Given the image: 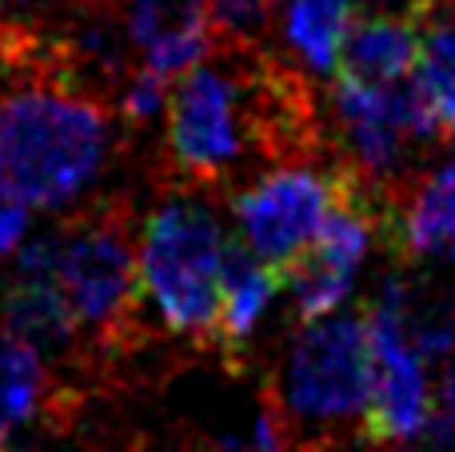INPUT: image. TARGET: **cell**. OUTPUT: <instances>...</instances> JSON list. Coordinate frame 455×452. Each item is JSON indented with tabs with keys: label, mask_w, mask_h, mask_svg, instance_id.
I'll list each match as a JSON object with an SVG mask.
<instances>
[{
	"label": "cell",
	"mask_w": 455,
	"mask_h": 452,
	"mask_svg": "<svg viewBox=\"0 0 455 452\" xmlns=\"http://www.w3.org/2000/svg\"><path fill=\"white\" fill-rule=\"evenodd\" d=\"M435 452H455V365L440 376V389L432 397V416L424 424Z\"/></svg>",
	"instance_id": "21"
},
{
	"label": "cell",
	"mask_w": 455,
	"mask_h": 452,
	"mask_svg": "<svg viewBox=\"0 0 455 452\" xmlns=\"http://www.w3.org/2000/svg\"><path fill=\"white\" fill-rule=\"evenodd\" d=\"M347 181L320 173L307 165H283L259 173L248 189L235 192L232 224L235 237L259 261L288 269L299 253L315 240L331 208L339 205Z\"/></svg>",
	"instance_id": "5"
},
{
	"label": "cell",
	"mask_w": 455,
	"mask_h": 452,
	"mask_svg": "<svg viewBox=\"0 0 455 452\" xmlns=\"http://www.w3.org/2000/svg\"><path fill=\"white\" fill-rule=\"evenodd\" d=\"M112 125L92 96L28 85L0 101V192L28 208H68L100 181Z\"/></svg>",
	"instance_id": "1"
},
{
	"label": "cell",
	"mask_w": 455,
	"mask_h": 452,
	"mask_svg": "<svg viewBox=\"0 0 455 452\" xmlns=\"http://www.w3.org/2000/svg\"><path fill=\"white\" fill-rule=\"evenodd\" d=\"M48 405L44 352L0 325V445L28 429Z\"/></svg>",
	"instance_id": "14"
},
{
	"label": "cell",
	"mask_w": 455,
	"mask_h": 452,
	"mask_svg": "<svg viewBox=\"0 0 455 452\" xmlns=\"http://www.w3.org/2000/svg\"><path fill=\"white\" fill-rule=\"evenodd\" d=\"M331 101L355 173H363L368 181L392 176L411 141H432L435 133H443L424 93L403 80L368 85V80L336 77Z\"/></svg>",
	"instance_id": "7"
},
{
	"label": "cell",
	"mask_w": 455,
	"mask_h": 452,
	"mask_svg": "<svg viewBox=\"0 0 455 452\" xmlns=\"http://www.w3.org/2000/svg\"><path fill=\"white\" fill-rule=\"evenodd\" d=\"M288 416L275 405H264L243 429H232L216 440V452H288Z\"/></svg>",
	"instance_id": "20"
},
{
	"label": "cell",
	"mask_w": 455,
	"mask_h": 452,
	"mask_svg": "<svg viewBox=\"0 0 455 452\" xmlns=\"http://www.w3.org/2000/svg\"><path fill=\"white\" fill-rule=\"evenodd\" d=\"M12 4H40V0H12Z\"/></svg>",
	"instance_id": "23"
},
{
	"label": "cell",
	"mask_w": 455,
	"mask_h": 452,
	"mask_svg": "<svg viewBox=\"0 0 455 452\" xmlns=\"http://www.w3.org/2000/svg\"><path fill=\"white\" fill-rule=\"evenodd\" d=\"M243 85L220 64L188 69L176 77L168 101V152L176 168L200 181L240 165L251 141V117Z\"/></svg>",
	"instance_id": "6"
},
{
	"label": "cell",
	"mask_w": 455,
	"mask_h": 452,
	"mask_svg": "<svg viewBox=\"0 0 455 452\" xmlns=\"http://www.w3.org/2000/svg\"><path fill=\"white\" fill-rule=\"evenodd\" d=\"M355 4L360 0H275L288 52L307 72H336L344 40L355 24Z\"/></svg>",
	"instance_id": "13"
},
{
	"label": "cell",
	"mask_w": 455,
	"mask_h": 452,
	"mask_svg": "<svg viewBox=\"0 0 455 452\" xmlns=\"http://www.w3.org/2000/svg\"><path fill=\"white\" fill-rule=\"evenodd\" d=\"M403 333L419 360H448L455 352V293H411L403 285Z\"/></svg>",
	"instance_id": "17"
},
{
	"label": "cell",
	"mask_w": 455,
	"mask_h": 452,
	"mask_svg": "<svg viewBox=\"0 0 455 452\" xmlns=\"http://www.w3.org/2000/svg\"><path fill=\"white\" fill-rule=\"evenodd\" d=\"M283 272L275 264L259 261L248 248H232L224 264V280H220V309H216V328L228 349H240L256 336V328L264 325V317L272 312L275 296H280Z\"/></svg>",
	"instance_id": "11"
},
{
	"label": "cell",
	"mask_w": 455,
	"mask_h": 452,
	"mask_svg": "<svg viewBox=\"0 0 455 452\" xmlns=\"http://www.w3.org/2000/svg\"><path fill=\"white\" fill-rule=\"evenodd\" d=\"M416 88L432 104L443 133H455V8L432 16L416 48Z\"/></svg>",
	"instance_id": "16"
},
{
	"label": "cell",
	"mask_w": 455,
	"mask_h": 452,
	"mask_svg": "<svg viewBox=\"0 0 455 452\" xmlns=\"http://www.w3.org/2000/svg\"><path fill=\"white\" fill-rule=\"evenodd\" d=\"M371 392L368 312H328L304 320L280 368V413L304 429L363 421Z\"/></svg>",
	"instance_id": "3"
},
{
	"label": "cell",
	"mask_w": 455,
	"mask_h": 452,
	"mask_svg": "<svg viewBox=\"0 0 455 452\" xmlns=\"http://www.w3.org/2000/svg\"><path fill=\"white\" fill-rule=\"evenodd\" d=\"M400 237L411 256L455 261V165L432 173L400 216Z\"/></svg>",
	"instance_id": "15"
},
{
	"label": "cell",
	"mask_w": 455,
	"mask_h": 452,
	"mask_svg": "<svg viewBox=\"0 0 455 452\" xmlns=\"http://www.w3.org/2000/svg\"><path fill=\"white\" fill-rule=\"evenodd\" d=\"M228 253L232 245L212 205L196 197L160 200L136 245L140 304L176 336L212 333Z\"/></svg>",
	"instance_id": "2"
},
{
	"label": "cell",
	"mask_w": 455,
	"mask_h": 452,
	"mask_svg": "<svg viewBox=\"0 0 455 452\" xmlns=\"http://www.w3.org/2000/svg\"><path fill=\"white\" fill-rule=\"evenodd\" d=\"M371 245H376V216H371V208L363 205L360 192L347 181L344 197L323 221V229L315 232V240L283 269L296 317L315 320L344 309Z\"/></svg>",
	"instance_id": "8"
},
{
	"label": "cell",
	"mask_w": 455,
	"mask_h": 452,
	"mask_svg": "<svg viewBox=\"0 0 455 452\" xmlns=\"http://www.w3.org/2000/svg\"><path fill=\"white\" fill-rule=\"evenodd\" d=\"M124 8V28L148 69L184 77L212 48L208 0H116Z\"/></svg>",
	"instance_id": "10"
},
{
	"label": "cell",
	"mask_w": 455,
	"mask_h": 452,
	"mask_svg": "<svg viewBox=\"0 0 455 452\" xmlns=\"http://www.w3.org/2000/svg\"><path fill=\"white\" fill-rule=\"evenodd\" d=\"M172 85H176L172 77L148 69V64H140L136 72H124V80H120V112L128 120H136V125L164 117L168 101H172Z\"/></svg>",
	"instance_id": "18"
},
{
	"label": "cell",
	"mask_w": 455,
	"mask_h": 452,
	"mask_svg": "<svg viewBox=\"0 0 455 452\" xmlns=\"http://www.w3.org/2000/svg\"><path fill=\"white\" fill-rule=\"evenodd\" d=\"M28 229H32V208L0 192V261H12L20 253L24 240H28Z\"/></svg>",
	"instance_id": "22"
},
{
	"label": "cell",
	"mask_w": 455,
	"mask_h": 452,
	"mask_svg": "<svg viewBox=\"0 0 455 452\" xmlns=\"http://www.w3.org/2000/svg\"><path fill=\"white\" fill-rule=\"evenodd\" d=\"M272 16H275V0H208L212 36L240 40V44L256 40L272 24Z\"/></svg>",
	"instance_id": "19"
},
{
	"label": "cell",
	"mask_w": 455,
	"mask_h": 452,
	"mask_svg": "<svg viewBox=\"0 0 455 452\" xmlns=\"http://www.w3.org/2000/svg\"><path fill=\"white\" fill-rule=\"evenodd\" d=\"M0 325L12 328L28 344H36L40 352L68 349L72 336L80 333L76 317H72L68 301L48 269L40 237H28L20 253L12 256V272L0 288Z\"/></svg>",
	"instance_id": "9"
},
{
	"label": "cell",
	"mask_w": 455,
	"mask_h": 452,
	"mask_svg": "<svg viewBox=\"0 0 455 452\" xmlns=\"http://www.w3.org/2000/svg\"><path fill=\"white\" fill-rule=\"evenodd\" d=\"M40 245H44L48 269H52L76 325L104 336L116 333L128 320L132 304L140 301L136 245L128 240V232L112 221H84L48 232L40 237Z\"/></svg>",
	"instance_id": "4"
},
{
	"label": "cell",
	"mask_w": 455,
	"mask_h": 452,
	"mask_svg": "<svg viewBox=\"0 0 455 452\" xmlns=\"http://www.w3.org/2000/svg\"><path fill=\"white\" fill-rule=\"evenodd\" d=\"M419 28L395 12H376L355 20L344 40L336 77L368 80V85H395L416 69Z\"/></svg>",
	"instance_id": "12"
}]
</instances>
